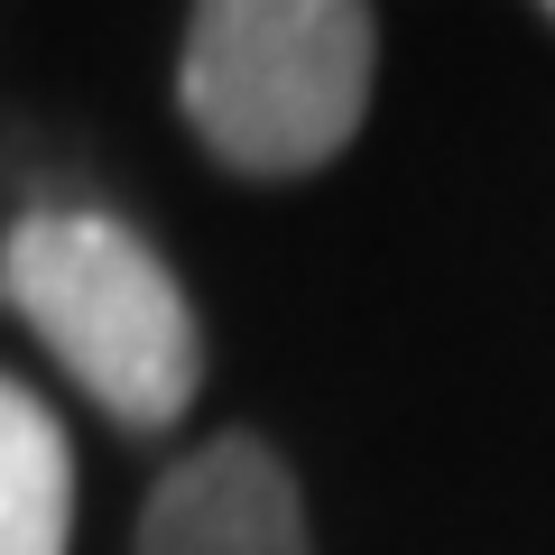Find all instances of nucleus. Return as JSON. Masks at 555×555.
<instances>
[{
  "mask_svg": "<svg viewBox=\"0 0 555 555\" xmlns=\"http://www.w3.org/2000/svg\"><path fill=\"white\" fill-rule=\"evenodd\" d=\"M65 546H75V444L38 389L0 379V555Z\"/></svg>",
  "mask_w": 555,
  "mask_h": 555,
  "instance_id": "4",
  "label": "nucleus"
},
{
  "mask_svg": "<svg viewBox=\"0 0 555 555\" xmlns=\"http://www.w3.org/2000/svg\"><path fill=\"white\" fill-rule=\"evenodd\" d=\"M139 555H315L306 491L269 436L222 426L149 481Z\"/></svg>",
  "mask_w": 555,
  "mask_h": 555,
  "instance_id": "3",
  "label": "nucleus"
},
{
  "mask_svg": "<svg viewBox=\"0 0 555 555\" xmlns=\"http://www.w3.org/2000/svg\"><path fill=\"white\" fill-rule=\"evenodd\" d=\"M546 20H555V10H546Z\"/></svg>",
  "mask_w": 555,
  "mask_h": 555,
  "instance_id": "5",
  "label": "nucleus"
},
{
  "mask_svg": "<svg viewBox=\"0 0 555 555\" xmlns=\"http://www.w3.org/2000/svg\"><path fill=\"white\" fill-rule=\"evenodd\" d=\"M0 306L130 436H167L204 389V324L177 269L102 204H28L10 222Z\"/></svg>",
  "mask_w": 555,
  "mask_h": 555,
  "instance_id": "1",
  "label": "nucleus"
},
{
  "mask_svg": "<svg viewBox=\"0 0 555 555\" xmlns=\"http://www.w3.org/2000/svg\"><path fill=\"white\" fill-rule=\"evenodd\" d=\"M379 20L361 0H204L177 47L185 130L232 177L287 185L361 139Z\"/></svg>",
  "mask_w": 555,
  "mask_h": 555,
  "instance_id": "2",
  "label": "nucleus"
}]
</instances>
